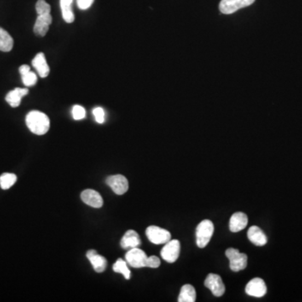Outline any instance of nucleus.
Returning <instances> with one entry per match:
<instances>
[{
  "label": "nucleus",
  "mask_w": 302,
  "mask_h": 302,
  "mask_svg": "<svg viewBox=\"0 0 302 302\" xmlns=\"http://www.w3.org/2000/svg\"><path fill=\"white\" fill-rule=\"evenodd\" d=\"M13 47L14 40L11 36L3 28H0V51L8 52L13 49Z\"/></svg>",
  "instance_id": "nucleus-21"
},
{
  "label": "nucleus",
  "mask_w": 302,
  "mask_h": 302,
  "mask_svg": "<svg viewBox=\"0 0 302 302\" xmlns=\"http://www.w3.org/2000/svg\"><path fill=\"white\" fill-rule=\"evenodd\" d=\"M26 125L31 132L37 135H43L50 129V119L47 114L40 111H31L25 118Z\"/></svg>",
  "instance_id": "nucleus-1"
},
{
  "label": "nucleus",
  "mask_w": 302,
  "mask_h": 302,
  "mask_svg": "<svg viewBox=\"0 0 302 302\" xmlns=\"http://www.w3.org/2000/svg\"><path fill=\"white\" fill-rule=\"evenodd\" d=\"M106 183L117 195H123L129 190V181L125 176L122 175L108 176Z\"/></svg>",
  "instance_id": "nucleus-8"
},
{
  "label": "nucleus",
  "mask_w": 302,
  "mask_h": 302,
  "mask_svg": "<svg viewBox=\"0 0 302 302\" xmlns=\"http://www.w3.org/2000/svg\"><path fill=\"white\" fill-rule=\"evenodd\" d=\"M214 232V226L210 220H203L198 224L196 230L197 245L199 248H205L211 240Z\"/></svg>",
  "instance_id": "nucleus-2"
},
{
  "label": "nucleus",
  "mask_w": 302,
  "mask_h": 302,
  "mask_svg": "<svg viewBox=\"0 0 302 302\" xmlns=\"http://www.w3.org/2000/svg\"><path fill=\"white\" fill-rule=\"evenodd\" d=\"M197 298L196 290L192 285H185L181 289L179 295V302H195Z\"/></svg>",
  "instance_id": "nucleus-20"
},
{
  "label": "nucleus",
  "mask_w": 302,
  "mask_h": 302,
  "mask_svg": "<svg viewBox=\"0 0 302 302\" xmlns=\"http://www.w3.org/2000/svg\"><path fill=\"white\" fill-rule=\"evenodd\" d=\"M32 66L36 68V72L42 78L48 77L50 73V67L47 64V59L44 53L40 52L36 55L32 60Z\"/></svg>",
  "instance_id": "nucleus-15"
},
{
  "label": "nucleus",
  "mask_w": 302,
  "mask_h": 302,
  "mask_svg": "<svg viewBox=\"0 0 302 302\" xmlns=\"http://www.w3.org/2000/svg\"><path fill=\"white\" fill-rule=\"evenodd\" d=\"M95 120L99 124H103L105 121V112L104 110L102 109V107H95L93 111Z\"/></svg>",
  "instance_id": "nucleus-27"
},
{
  "label": "nucleus",
  "mask_w": 302,
  "mask_h": 302,
  "mask_svg": "<svg viewBox=\"0 0 302 302\" xmlns=\"http://www.w3.org/2000/svg\"><path fill=\"white\" fill-rule=\"evenodd\" d=\"M113 269L116 273H120L124 275V278L126 280L130 279V270L128 268L126 261L123 260L122 258H118V260L116 261L115 264H113Z\"/></svg>",
  "instance_id": "nucleus-23"
},
{
  "label": "nucleus",
  "mask_w": 302,
  "mask_h": 302,
  "mask_svg": "<svg viewBox=\"0 0 302 302\" xmlns=\"http://www.w3.org/2000/svg\"><path fill=\"white\" fill-rule=\"evenodd\" d=\"M51 23H52V17L50 14L38 15L36 19V24L34 25V32L36 36H46Z\"/></svg>",
  "instance_id": "nucleus-12"
},
{
  "label": "nucleus",
  "mask_w": 302,
  "mask_h": 302,
  "mask_svg": "<svg viewBox=\"0 0 302 302\" xmlns=\"http://www.w3.org/2000/svg\"><path fill=\"white\" fill-rule=\"evenodd\" d=\"M140 245H141V240L140 236L135 230L127 231L120 243L121 247L124 250L128 249L131 250L134 248H138Z\"/></svg>",
  "instance_id": "nucleus-18"
},
{
  "label": "nucleus",
  "mask_w": 302,
  "mask_h": 302,
  "mask_svg": "<svg viewBox=\"0 0 302 302\" xmlns=\"http://www.w3.org/2000/svg\"><path fill=\"white\" fill-rule=\"evenodd\" d=\"M29 94V89L27 88H14V90L10 91L5 97L6 102L10 105L12 107H19L24 97Z\"/></svg>",
  "instance_id": "nucleus-14"
},
{
  "label": "nucleus",
  "mask_w": 302,
  "mask_h": 302,
  "mask_svg": "<svg viewBox=\"0 0 302 302\" xmlns=\"http://www.w3.org/2000/svg\"><path fill=\"white\" fill-rule=\"evenodd\" d=\"M245 291L250 297L260 298L266 294V285L260 278H253L247 284Z\"/></svg>",
  "instance_id": "nucleus-10"
},
{
  "label": "nucleus",
  "mask_w": 302,
  "mask_h": 302,
  "mask_svg": "<svg viewBox=\"0 0 302 302\" xmlns=\"http://www.w3.org/2000/svg\"><path fill=\"white\" fill-rule=\"evenodd\" d=\"M94 2V0H77L78 8L80 9H83V10H86V9L90 8Z\"/></svg>",
  "instance_id": "nucleus-29"
},
{
  "label": "nucleus",
  "mask_w": 302,
  "mask_h": 302,
  "mask_svg": "<svg viewBox=\"0 0 302 302\" xmlns=\"http://www.w3.org/2000/svg\"><path fill=\"white\" fill-rule=\"evenodd\" d=\"M72 117L75 120H82L86 117V110L84 107L80 105H75L72 107Z\"/></svg>",
  "instance_id": "nucleus-26"
},
{
  "label": "nucleus",
  "mask_w": 302,
  "mask_h": 302,
  "mask_svg": "<svg viewBox=\"0 0 302 302\" xmlns=\"http://www.w3.org/2000/svg\"><path fill=\"white\" fill-rule=\"evenodd\" d=\"M160 265V260L156 256H151L147 259V267L150 268H158Z\"/></svg>",
  "instance_id": "nucleus-28"
},
{
  "label": "nucleus",
  "mask_w": 302,
  "mask_h": 302,
  "mask_svg": "<svg viewBox=\"0 0 302 302\" xmlns=\"http://www.w3.org/2000/svg\"><path fill=\"white\" fill-rule=\"evenodd\" d=\"M87 257L90 261L91 264L94 267L95 271L102 273L107 268V260L104 257L99 255L96 250H89L87 253Z\"/></svg>",
  "instance_id": "nucleus-16"
},
{
  "label": "nucleus",
  "mask_w": 302,
  "mask_h": 302,
  "mask_svg": "<svg viewBox=\"0 0 302 302\" xmlns=\"http://www.w3.org/2000/svg\"><path fill=\"white\" fill-rule=\"evenodd\" d=\"M255 0H222L219 9L224 14H234L242 8L253 4Z\"/></svg>",
  "instance_id": "nucleus-6"
},
{
  "label": "nucleus",
  "mask_w": 302,
  "mask_h": 302,
  "mask_svg": "<svg viewBox=\"0 0 302 302\" xmlns=\"http://www.w3.org/2000/svg\"><path fill=\"white\" fill-rule=\"evenodd\" d=\"M204 285L212 292L215 297H222L225 292V286L222 278L216 274H209L205 280Z\"/></svg>",
  "instance_id": "nucleus-9"
},
{
  "label": "nucleus",
  "mask_w": 302,
  "mask_h": 302,
  "mask_svg": "<svg viewBox=\"0 0 302 302\" xmlns=\"http://www.w3.org/2000/svg\"><path fill=\"white\" fill-rule=\"evenodd\" d=\"M125 258L127 264L134 268L147 267L148 257L143 250H140L139 248H134L127 252Z\"/></svg>",
  "instance_id": "nucleus-7"
},
{
  "label": "nucleus",
  "mask_w": 302,
  "mask_h": 302,
  "mask_svg": "<svg viewBox=\"0 0 302 302\" xmlns=\"http://www.w3.org/2000/svg\"><path fill=\"white\" fill-rule=\"evenodd\" d=\"M180 252H181V244L178 240L173 239L165 244V246L161 250L160 255L164 260L172 264L177 260L180 255Z\"/></svg>",
  "instance_id": "nucleus-5"
},
{
  "label": "nucleus",
  "mask_w": 302,
  "mask_h": 302,
  "mask_svg": "<svg viewBox=\"0 0 302 302\" xmlns=\"http://www.w3.org/2000/svg\"><path fill=\"white\" fill-rule=\"evenodd\" d=\"M146 236L154 245H165L171 239L169 231L157 226H150L147 228Z\"/></svg>",
  "instance_id": "nucleus-4"
},
{
  "label": "nucleus",
  "mask_w": 302,
  "mask_h": 302,
  "mask_svg": "<svg viewBox=\"0 0 302 302\" xmlns=\"http://www.w3.org/2000/svg\"><path fill=\"white\" fill-rule=\"evenodd\" d=\"M226 256L230 262V269L234 272H239L247 267L248 256L240 253L239 250L230 248L226 250Z\"/></svg>",
  "instance_id": "nucleus-3"
},
{
  "label": "nucleus",
  "mask_w": 302,
  "mask_h": 302,
  "mask_svg": "<svg viewBox=\"0 0 302 302\" xmlns=\"http://www.w3.org/2000/svg\"><path fill=\"white\" fill-rule=\"evenodd\" d=\"M72 2L73 0H60L62 18L66 23L74 22L75 15L72 11Z\"/></svg>",
  "instance_id": "nucleus-22"
},
{
  "label": "nucleus",
  "mask_w": 302,
  "mask_h": 302,
  "mask_svg": "<svg viewBox=\"0 0 302 302\" xmlns=\"http://www.w3.org/2000/svg\"><path fill=\"white\" fill-rule=\"evenodd\" d=\"M247 235L250 241L256 246H264L266 245L268 241L266 235L264 234L262 229L257 226L251 227L248 231Z\"/></svg>",
  "instance_id": "nucleus-17"
},
{
  "label": "nucleus",
  "mask_w": 302,
  "mask_h": 302,
  "mask_svg": "<svg viewBox=\"0 0 302 302\" xmlns=\"http://www.w3.org/2000/svg\"><path fill=\"white\" fill-rule=\"evenodd\" d=\"M36 12L38 15L50 14V5L45 0H38L36 5Z\"/></svg>",
  "instance_id": "nucleus-25"
},
{
  "label": "nucleus",
  "mask_w": 302,
  "mask_h": 302,
  "mask_svg": "<svg viewBox=\"0 0 302 302\" xmlns=\"http://www.w3.org/2000/svg\"><path fill=\"white\" fill-rule=\"evenodd\" d=\"M17 176L14 174L4 173L0 176V187L3 190H8L16 182Z\"/></svg>",
  "instance_id": "nucleus-24"
},
{
  "label": "nucleus",
  "mask_w": 302,
  "mask_h": 302,
  "mask_svg": "<svg viewBox=\"0 0 302 302\" xmlns=\"http://www.w3.org/2000/svg\"><path fill=\"white\" fill-rule=\"evenodd\" d=\"M19 73L21 75L22 82L26 87H32L37 83V76L36 73L30 71V66L23 65L19 68Z\"/></svg>",
  "instance_id": "nucleus-19"
},
{
  "label": "nucleus",
  "mask_w": 302,
  "mask_h": 302,
  "mask_svg": "<svg viewBox=\"0 0 302 302\" xmlns=\"http://www.w3.org/2000/svg\"><path fill=\"white\" fill-rule=\"evenodd\" d=\"M248 223H249V218L247 215L242 211L235 212L231 217L229 221V229L233 233H238L244 230L247 227Z\"/></svg>",
  "instance_id": "nucleus-13"
},
{
  "label": "nucleus",
  "mask_w": 302,
  "mask_h": 302,
  "mask_svg": "<svg viewBox=\"0 0 302 302\" xmlns=\"http://www.w3.org/2000/svg\"><path fill=\"white\" fill-rule=\"evenodd\" d=\"M81 198L84 203L94 208H100L103 204L102 197L94 190L88 189L83 191Z\"/></svg>",
  "instance_id": "nucleus-11"
}]
</instances>
